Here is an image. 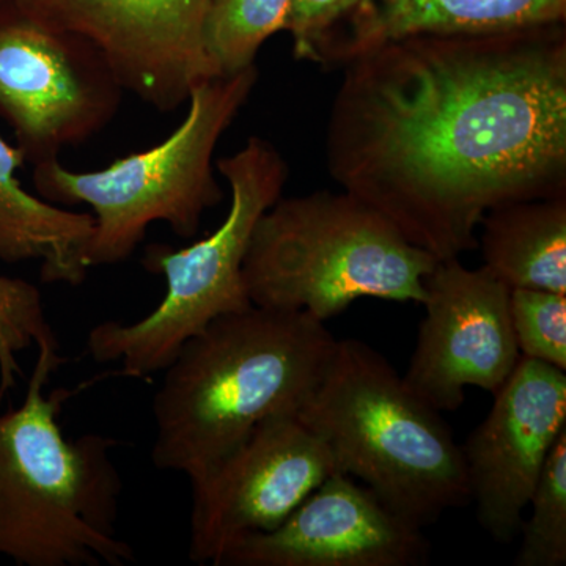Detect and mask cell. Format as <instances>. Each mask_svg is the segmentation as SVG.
Here are the masks:
<instances>
[{
  "mask_svg": "<svg viewBox=\"0 0 566 566\" xmlns=\"http://www.w3.org/2000/svg\"><path fill=\"white\" fill-rule=\"evenodd\" d=\"M331 177L436 260L479 248L488 211L566 196L560 24L415 35L345 63Z\"/></svg>",
  "mask_w": 566,
  "mask_h": 566,
  "instance_id": "obj_1",
  "label": "cell"
},
{
  "mask_svg": "<svg viewBox=\"0 0 566 566\" xmlns=\"http://www.w3.org/2000/svg\"><path fill=\"white\" fill-rule=\"evenodd\" d=\"M337 346L305 312L251 307L212 319L164 368L151 461L199 482L256 424L297 415Z\"/></svg>",
  "mask_w": 566,
  "mask_h": 566,
  "instance_id": "obj_2",
  "label": "cell"
},
{
  "mask_svg": "<svg viewBox=\"0 0 566 566\" xmlns=\"http://www.w3.org/2000/svg\"><path fill=\"white\" fill-rule=\"evenodd\" d=\"M39 346L20 408L0 415V556L22 566H122L134 549L117 532L123 482L104 434L70 439L59 416L76 392L44 394L63 364Z\"/></svg>",
  "mask_w": 566,
  "mask_h": 566,
  "instance_id": "obj_3",
  "label": "cell"
},
{
  "mask_svg": "<svg viewBox=\"0 0 566 566\" xmlns=\"http://www.w3.org/2000/svg\"><path fill=\"white\" fill-rule=\"evenodd\" d=\"M297 417L329 449L337 472L417 527L471 502L463 452L441 412L364 342L337 340Z\"/></svg>",
  "mask_w": 566,
  "mask_h": 566,
  "instance_id": "obj_4",
  "label": "cell"
},
{
  "mask_svg": "<svg viewBox=\"0 0 566 566\" xmlns=\"http://www.w3.org/2000/svg\"><path fill=\"white\" fill-rule=\"evenodd\" d=\"M436 262L342 189L281 197L256 222L243 279L252 305L324 323L363 297L422 304Z\"/></svg>",
  "mask_w": 566,
  "mask_h": 566,
  "instance_id": "obj_5",
  "label": "cell"
},
{
  "mask_svg": "<svg viewBox=\"0 0 566 566\" xmlns=\"http://www.w3.org/2000/svg\"><path fill=\"white\" fill-rule=\"evenodd\" d=\"M259 70L210 77L193 85L181 125L150 150L133 153L96 172H71L59 159L33 166V186L55 205H88L95 218L88 270L125 262L153 222L192 238L205 211L222 202L212 155L222 134L248 103Z\"/></svg>",
  "mask_w": 566,
  "mask_h": 566,
  "instance_id": "obj_6",
  "label": "cell"
},
{
  "mask_svg": "<svg viewBox=\"0 0 566 566\" xmlns=\"http://www.w3.org/2000/svg\"><path fill=\"white\" fill-rule=\"evenodd\" d=\"M216 167L232 191L221 226L178 251L150 245L144 266L166 279L161 303L139 322H104L88 333L93 359L120 363V375L126 378L159 374L212 319L252 305L244 285V259L256 222L282 197L289 164L274 144L253 136Z\"/></svg>",
  "mask_w": 566,
  "mask_h": 566,
  "instance_id": "obj_7",
  "label": "cell"
},
{
  "mask_svg": "<svg viewBox=\"0 0 566 566\" xmlns=\"http://www.w3.org/2000/svg\"><path fill=\"white\" fill-rule=\"evenodd\" d=\"M123 87L102 52L21 7L0 2V118L25 163L59 159L65 147L109 125Z\"/></svg>",
  "mask_w": 566,
  "mask_h": 566,
  "instance_id": "obj_8",
  "label": "cell"
},
{
  "mask_svg": "<svg viewBox=\"0 0 566 566\" xmlns=\"http://www.w3.org/2000/svg\"><path fill=\"white\" fill-rule=\"evenodd\" d=\"M335 472L329 449L297 415L263 420L191 483L189 558L216 565L238 539L281 526Z\"/></svg>",
  "mask_w": 566,
  "mask_h": 566,
  "instance_id": "obj_9",
  "label": "cell"
},
{
  "mask_svg": "<svg viewBox=\"0 0 566 566\" xmlns=\"http://www.w3.org/2000/svg\"><path fill=\"white\" fill-rule=\"evenodd\" d=\"M423 283L427 314L403 379L436 411L452 412L465 387L495 394L520 363L510 289L460 259L438 260Z\"/></svg>",
  "mask_w": 566,
  "mask_h": 566,
  "instance_id": "obj_10",
  "label": "cell"
},
{
  "mask_svg": "<svg viewBox=\"0 0 566 566\" xmlns=\"http://www.w3.org/2000/svg\"><path fill=\"white\" fill-rule=\"evenodd\" d=\"M40 20L91 41L120 82L161 112L210 80L202 48L210 0H17Z\"/></svg>",
  "mask_w": 566,
  "mask_h": 566,
  "instance_id": "obj_11",
  "label": "cell"
},
{
  "mask_svg": "<svg viewBox=\"0 0 566 566\" xmlns=\"http://www.w3.org/2000/svg\"><path fill=\"white\" fill-rule=\"evenodd\" d=\"M566 430V371L521 357L490 415L461 447L471 502L495 542L515 539L536 483Z\"/></svg>",
  "mask_w": 566,
  "mask_h": 566,
  "instance_id": "obj_12",
  "label": "cell"
},
{
  "mask_svg": "<svg viewBox=\"0 0 566 566\" xmlns=\"http://www.w3.org/2000/svg\"><path fill=\"white\" fill-rule=\"evenodd\" d=\"M423 528L335 472L281 526L238 539L214 566H420Z\"/></svg>",
  "mask_w": 566,
  "mask_h": 566,
  "instance_id": "obj_13",
  "label": "cell"
},
{
  "mask_svg": "<svg viewBox=\"0 0 566 566\" xmlns=\"http://www.w3.org/2000/svg\"><path fill=\"white\" fill-rule=\"evenodd\" d=\"M565 13L566 0H360L344 18V35L327 41L316 63L345 65L365 51L406 36L476 35L560 24Z\"/></svg>",
  "mask_w": 566,
  "mask_h": 566,
  "instance_id": "obj_14",
  "label": "cell"
},
{
  "mask_svg": "<svg viewBox=\"0 0 566 566\" xmlns=\"http://www.w3.org/2000/svg\"><path fill=\"white\" fill-rule=\"evenodd\" d=\"M24 163L20 148L0 136V260L40 262L44 283L81 285L88 273L85 253L95 218L25 191L17 175Z\"/></svg>",
  "mask_w": 566,
  "mask_h": 566,
  "instance_id": "obj_15",
  "label": "cell"
},
{
  "mask_svg": "<svg viewBox=\"0 0 566 566\" xmlns=\"http://www.w3.org/2000/svg\"><path fill=\"white\" fill-rule=\"evenodd\" d=\"M479 230L483 266L510 290L566 294V196L501 205Z\"/></svg>",
  "mask_w": 566,
  "mask_h": 566,
  "instance_id": "obj_16",
  "label": "cell"
},
{
  "mask_svg": "<svg viewBox=\"0 0 566 566\" xmlns=\"http://www.w3.org/2000/svg\"><path fill=\"white\" fill-rule=\"evenodd\" d=\"M292 0H210L202 48L208 76H233L255 65L264 41L283 31Z\"/></svg>",
  "mask_w": 566,
  "mask_h": 566,
  "instance_id": "obj_17",
  "label": "cell"
},
{
  "mask_svg": "<svg viewBox=\"0 0 566 566\" xmlns=\"http://www.w3.org/2000/svg\"><path fill=\"white\" fill-rule=\"evenodd\" d=\"M517 566L566 565V430L547 458L528 505Z\"/></svg>",
  "mask_w": 566,
  "mask_h": 566,
  "instance_id": "obj_18",
  "label": "cell"
},
{
  "mask_svg": "<svg viewBox=\"0 0 566 566\" xmlns=\"http://www.w3.org/2000/svg\"><path fill=\"white\" fill-rule=\"evenodd\" d=\"M59 348L43 297L33 283L0 275V400L21 375L18 354L29 346Z\"/></svg>",
  "mask_w": 566,
  "mask_h": 566,
  "instance_id": "obj_19",
  "label": "cell"
},
{
  "mask_svg": "<svg viewBox=\"0 0 566 566\" xmlns=\"http://www.w3.org/2000/svg\"><path fill=\"white\" fill-rule=\"evenodd\" d=\"M510 315L521 357L566 371V294L512 289Z\"/></svg>",
  "mask_w": 566,
  "mask_h": 566,
  "instance_id": "obj_20",
  "label": "cell"
},
{
  "mask_svg": "<svg viewBox=\"0 0 566 566\" xmlns=\"http://www.w3.org/2000/svg\"><path fill=\"white\" fill-rule=\"evenodd\" d=\"M360 0H292L283 31L293 39V54L316 63L319 44Z\"/></svg>",
  "mask_w": 566,
  "mask_h": 566,
  "instance_id": "obj_21",
  "label": "cell"
},
{
  "mask_svg": "<svg viewBox=\"0 0 566 566\" xmlns=\"http://www.w3.org/2000/svg\"><path fill=\"white\" fill-rule=\"evenodd\" d=\"M0 2H3V0H0Z\"/></svg>",
  "mask_w": 566,
  "mask_h": 566,
  "instance_id": "obj_22",
  "label": "cell"
}]
</instances>
